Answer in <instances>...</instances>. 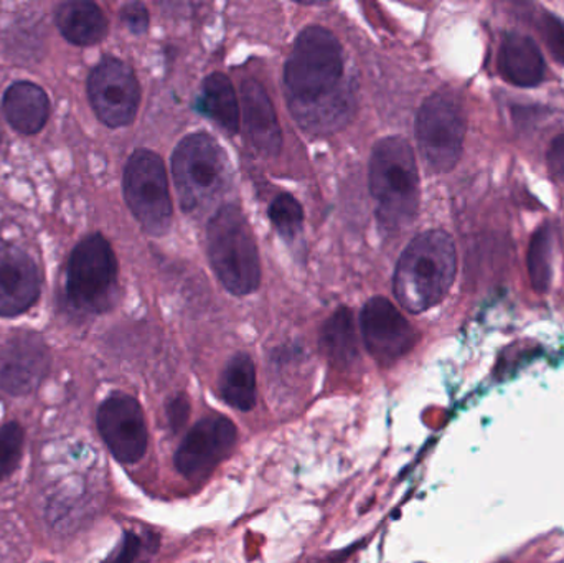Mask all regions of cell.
<instances>
[{
  "label": "cell",
  "mask_w": 564,
  "mask_h": 563,
  "mask_svg": "<svg viewBox=\"0 0 564 563\" xmlns=\"http://www.w3.org/2000/svg\"><path fill=\"white\" fill-rule=\"evenodd\" d=\"M284 88L292 115L307 131H337L348 121L354 93L344 85V53L330 30H302L285 62Z\"/></svg>",
  "instance_id": "cell-1"
},
{
  "label": "cell",
  "mask_w": 564,
  "mask_h": 563,
  "mask_svg": "<svg viewBox=\"0 0 564 563\" xmlns=\"http://www.w3.org/2000/svg\"><path fill=\"white\" fill-rule=\"evenodd\" d=\"M456 273L457 251L451 235L443 230L424 231L398 260L394 296L410 313H424L447 296Z\"/></svg>",
  "instance_id": "cell-2"
},
{
  "label": "cell",
  "mask_w": 564,
  "mask_h": 563,
  "mask_svg": "<svg viewBox=\"0 0 564 563\" xmlns=\"http://www.w3.org/2000/svg\"><path fill=\"white\" fill-rule=\"evenodd\" d=\"M370 191L381 225L394 230L414 220L420 207V175L406 139L391 136L377 142L370 161Z\"/></svg>",
  "instance_id": "cell-3"
},
{
  "label": "cell",
  "mask_w": 564,
  "mask_h": 563,
  "mask_svg": "<svg viewBox=\"0 0 564 563\" xmlns=\"http://www.w3.org/2000/svg\"><path fill=\"white\" fill-rule=\"evenodd\" d=\"M208 257L218 280L237 296L254 293L261 283L260 255L253 231L237 205H225L208 224Z\"/></svg>",
  "instance_id": "cell-4"
},
{
  "label": "cell",
  "mask_w": 564,
  "mask_h": 563,
  "mask_svg": "<svg viewBox=\"0 0 564 563\" xmlns=\"http://www.w3.org/2000/svg\"><path fill=\"white\" fill-rule=\"evenodd\" d=\"M172 169L182 208L187 214L210 207L230 181L227 154L205 132L182 139L175 149Z\"/></svg>",
  "instance_id": "cell-5"
},
{
  "label": "cell",
  "mask_w": 564,
  "mask_h": 563,
  "mask_svg": "<svg viewBox=\"0 0 564 563\" xmlns=\"http://www.w3.org/2000/svg\"><path fill=\"white\" fill-rule=\"evenodd\" d=\"M68 300L76 310L101 314L118 297V261L111 245L95 234L79 241L66 270Z\"/></svg>",
  "instance_id": "cell-6"
},
{
  "label": "cell",
  "mask_w": 564,
  "mask_h": 563,
  "mask_svg": "<svg viewBox=\"0 0 564 563\" xmlns=\"http://www.w3.org/2000/svg\"><path fill=\"white\" fill-rule=\"evenodd\" d=\"M466 112L459 95L449 89L431 95L417 112L416 138L426 165L449 172L463 154Z\"/></svg>",
  "instance_id": "cell-7"
},
{
  "label": "cell",
  "mask_w": 564,
  "mask_h": 563,
  "mask_svg": "<svg viewBox=\"0 0 564 563\" xmlns=\"http://www.w3.org/2000/svg\"><path fill=\"white\" fill-rule=\"evenodd\" d=\"M124 197L132 215L148 234L164 235L171 227L172 198L162 159L139 149L124 169Z\"/></svg>",
  "instance_id": "cell-8"
},
{
  "label": "cell",
  "mask_w": 564,
  "mask_h": 563,
  "mask_svg": "<svg viewBox=\"0 0 564 563\" xmlns=\"http://www.w3.org/2000/svg\"><path fill=\"white\" fill-rule=\"evenodd\" d=\"M88 96L96 116L106 126L122 128L138 115L141 88L128 63L106 56L89 73Z\"/></svg>",
  "instance_id": "cell-9"
},
{
  "label": "cell",
  "mask_w": 564,
  "mask_h": 563,
  "mask_svg": "<svg viewBox=\"0 0 564 563\" xmlns=\"http://www.w3.org/2000/svg\"><path fill=\"white\" fill-rule=\"evenodd\" d=\"M98 430L118 462L132 465L148 452V426L138 400L122 393L109 397L98 410Z\"/></svg>",
  "instance_id": "cell-10"
},
{
  "label": "cell",
  "mask_w": 564,
  "mask_h": 563,
  "mask_svg": "<svg viewBox=\"0 0 564 563\" xmlns=\"http://www.w3.org/2000/svg\"><path fill=\"white\" fill-rule=\"evenodd\" d=\"M237 426L225 416H208L188 432L175 453V466L188 479L210 475L234 450Z\"/></svg>",
  "instance_id": "cell-11"
},
{
  "label": "cell",
  "mask_w": 564,
  "mask_h": 563,
  "mask_svg": "<svg viewBox=\"0 0 564 563\" xmlns=\"http://www.w3.org/2000/svg\"><path fill=\"white\" fill-rule=\"evenodd\" d=\"M360 326L368 353L381 364L394 362L416 344V331L387 297H371L365 304Z\"/></svg>",
  "instance_id": "cell-12"
},
{
  "label": "cell",
  "mask_w": 564,
  "mask_h": 563,
  "mask_svg": "<svg viewBox=\"0 0 564 563\" xmlns=\"http://www.w3.org/2000/svg\"><path fill=\"white\" fill-rule=\"evenodd\" d=\"M50 364L42 336L19 333L10 337L0 350V389L13 397L29 396L48 376Z\"/></svg>",
  "instance_id": "cell-13"
},
{
  "label": "cell",
  "mask_w": 564,
  "mask_h": 563,
  "mask_svg": "<svg viewBox=\"0 0 564 563\" xmlns=\"http://www.w3.org/2000/svg\"><path fill=\"white\" fill-rule=\"evenodd\" d=\"M40 277L35 261L22 248L0 247V316L15 317L35 306Z\"/></svg>",
  "instance_id": "cell-14"
},
{
  "label": "cell",
  "mask_w": 564,
  "mask_h": 563,
  "mask_svg": "<svg viewBox=\"0 0 564 563\" xmlns=\"http://www.w3.org/2000/svg\"><path fill=\"white\" fill-rule=\"evenodd\" d=\"M241 105L245 126L254 148L268 158L280 155L281 126L264 86L257 79H247L241 88Z\"/></svg>",
  "instance_id": "cell-15"
},
{
  "label": "cell",
  "mask_w": 564,
  "mask_h": 563,
  "mask_svg": "<svg viewBox=\"0 0 564 563\" xmlns=\"http://www.w3.org/2000/svg\"><path fill=\"white\" fill-rule=\"evenodd\" d=\"M499 68L510 85L533 88L545 78V58L535 40L522 33H509L500 46Z\"/></svg>",
  "instance_id": "cell-16"
},
{
  "label": "cell",
  "mask_w": 564,
  "mask_h": 563,
  "mask_svg": "<svg viewBox=\"0 0 564 563\" xmlns=\"http://www.w3.org/2000/svg\"><path fill=\"white\" fill-rule=\"evenodd\" d=\"M3 115L15 131L36 134L50 118V99L35 83L17 82L3 95Z\"/></svg>",
  "instance_id": "cell-17"
},
{
  "label": "cell",
  "mask_w": 564,
  "mask_h": 563,
  "mask_svg": "<svg viewBox=\"0 0 564 563\" xmlns=\"http://www.w3.org/2000/svg\"><path fill=\"white\" fill-rule=\"evenodd\" d=\"M59 33L73 45H96L108 33L105 12L89 0H69L62 3L55 13Z\"/></svg>",
  "instance_id": "cell-18"
},
{
  "label": "cell",
  "mask_w": 564,
  "mask_h": 563,
  "mask_svg": "<svg viewBox=\"0 0 564 563\" xmlns=\"http://www.w3.org/2000/svg\"><path fill=\"white\" fill-rule=\"evenodd\" d=\"M321 349L338 369H348L358 360V340L355 333L354 316L347 307H340L332 314L321 333Z\"/></svg>",
  "instance_id": "cell-19"
},
{
  "label": "cell",
  "mask_w": 564,
  "mask_h": 563,
  "mask_svg": "<svg viewBox=\"0 0 564 563\" xmlns=\"http://www.w3.org/2000/svg\"><path fill=\"white\" fill-rule=\"evenodd\" d=\"M202 109L230 134L240 131V102L234 85L224 73H212L205 79Z\"/></svg>",
  "instance_id": "cell-20"
},
{
  "label": "cell",
  "mask_w": 564,
  "mask_h": 563,
  "mask_svg": "<svg viewBox=\"0 0 564 563\" xmlns=\"http://www.w3.org/2000/svg\"><path fill=\"white\" fill-rule=\"evenodd\" d=\"M220 390L228 405L241 412H250L257 405V372L250 356L238 354L228 362Z\"/></svg>",
  "instance_id": "cell-21"
},
{
  "label": "cell",
  "mask_w": 564,
  "mask_h": 563,
  "mask_svg": "<svg viewBox=\"0 0 564 563\" xmlns=\"http://www.w3.org/2000/svg\"><path fill=\"white\" fill-rule=\"evenodd\" d=\"M553 230L550 225H543L532 237L529 247L530 281L536 293H546L552 281Z\"/></svg>",
  "instance_id": "cell-22"
},
{
  "label": "cell",
  "mask_w": 564,
  "mask_h": 563,
  "mask_svg": "<svg viewBox=\"0 0 564 563\" xmlns=\"http://www.w3.org/2000/svg\"><path fill=\"white\" fill-rule=\"evenodd\" d=\"M270 218L285 240H292L301 234L304 214L301 204L292 195L282 194L274 198L270 207Z\"/></svg>",
  "instance_id": "cell-23"
},
{
  "label": "cell",
  "mask_w": 564,
  "mask_h": 563,
  "mask_svg": "<svg viewBox=\"0 0 564 563\" xmlns=\"http://www.w3.org/2000/svg\"><path fill=\"white\" fill-rule=\"evenodd\" d=\"M23 452V429L9 422L0 430V481L12 475L19 466Z\"/></svg>",
  "instance_id": "cell-24"
},
{
  "label": "cell",
  "mask_w": 564,
  "mask_h": 563,
  "mask_svg": "<svg viewBox=\"0 0 564 563\" xmlns=\"http://www.w3.org/2000/svg\"><path fill=\"white\" fill-rule=\"evenodd\" d=\"M543 39L556 62L564 65V22L555 15H546L542 23Z\"/></svg>",
  "instance_id": "cell-25"
},
{
  "label": "cell",
  "mask_w": 564,
  "mask_h": 563,
  "mask_svg": "<svg viewBox=\"0 0 564 563\" xmlns=\"http://www.w3.org/2000/svg\"><path fill=\"white\" fill-rule=\"evenodd\" d=\"M144 551V542L134 532H126L121 544L102 563H138Z\"/></svg>",
  "instance_id": "cell-26"
},
{
  "label": "cell",
  "mask_w": 564,
  "mask_h": 563,
  "mask_svg": "<svg viewBox=\"0 0 564 563\" xmlns=\"http://www.w3.org/2000/svg\"><path fill=\"white\" fill-rule=\"evenodd\" d=\"M121 19L132 33H144L149 26V13L142 3H128L121 10Z\"/></svg>",
  "instance_id": "cell-27"
},
{
  "label": "cell",
  "mask_w": 564,
  "mask_h": 563,
  "mask_svg": "<svg viewBox=\"0 0 564 563\" xmlns=\"http://www.w3.org/2000/svg\"><path fill=\"white\" fill-rule=\"evenodd\" d=\"M188 415H191V402L184 396L177 397L169 403V423L174 432H181L187 425Z\"/></svg>",
  "instance_id": "cell-28"
},
{
  "label": "cell",
  "mask_w": 564,
  "mask_h": 563,
  "mask_svg": "<svg viewBox=\"0 0 564 563\" xmlns=\"http://www.w3.org/2000/svg\"><path fill=\"white\" fill-rule=\"evenodd\" d=\"M546 162H549V169L552 174L564 177V134L553 139L549 154H546Z\"/></svg>",
  "instance_id": "cell-29"
},
{
  "label": "cell",
  "mask_w": 564,
  "mask_h": 563,
  "mask_svg": "<svg viewBox=\"0 0 564 563\" xmlns=\"http://www.w3.org/2000/svg\"><path fill=\"white\" fill-rule=\"evenodd\" d=\"M0 141H2V132H0Z\"/></svg>",
  "instance_id": "cell-30"
}]
</instances>
